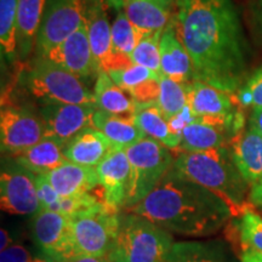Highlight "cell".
<instances>
[{
    "label": "cell",
    "instance_id": "1",
    "mask_svg": "<svg viewBox=\"0 0 262 262\" xmlns=\"http://www.w3.org/2000/svg\"><path fill=\"white\" fill-rule=\"evenodd\" d=\"M176 34L194 66L195 80L233 93L244 72L241 26L231 0H175Z\"/></svg>",
    "mask_w": 262,
    "mask_h": 262
},
{
    "label": "cell",
    "instance_id": "2",
    "mask_svg": "<svg viewBox=\"0 0 262 262\" xmlns=\"http://www.w3.org/2000/svg\"><path fill=\"white\" fill-rule=\"evenodd\" d=\"M130 212L172 233L203 238L215 234L233 216L224 199L171 169Z\"/></svg>",
    "mask_w": 262,
    "mask_h": 262
},
{
    "label": "cell",
    "instance_id": "3",
    "mask_svg": "<svg viewBox=\"0 0 262 262\" xmlns=\"http://www.w3.org/2000/svg\"><path fill=\"white\" fill-rule=\"evenodd\" d=\"M172 170L214 192L227 203L233 216H238L245 203L249 185L232 159L231 150L217 147L201 152H181L173 160Z\"/></svg>",
    "mask_w": 262,
    "mask_h": 262
},
{
    "label": "cell",
    "instance_id": "4",
    "mask_svg": "<svg viewBox=\"0 0 262 262\" xmlns=\"http://www.w3.org/2000/svg\"><path fill=\"white\" fill-rule=\"evenodd\" d=\"M173 244L166 229L130 212L122 216L113 255L116 262H166Z\"/></svg>",
    "mask_w": 262,
    "mask_h": 262
},
{
    "label": "cell",
    "instance_id": "5",
    "mask_svg": "<svg viewBox=\"0 0 262 262\" xmlns=\"http://www.w3.org/2000/svg\"><path fill=\"white\" fill-rule=\"evenodd\" d=\"M125 152L130 163V176L124 208L129 211L155 189L171 169L173 158L169 148L147 136L127 147Z\"/></svg>",
    "mask_w": 262,
    "mask_h": 262
},
{
    "label": "cell",
    "instance_id": "6",
    "mask_svg": "<svg viewBox=\"0 0 262 262\" xmlns=\"http://www.w3.org/2000/svg\"><path fill=\"white\" fill-rule=\"evenodd\" d=\"M71 232L78 256H100L113 251L122 215L103 202L70 216Z\"/></svg>",
    "mask_w": 262,
    "mask_h": 262
},
{
    "label": "cell",
    "instance_id": "7",
    "mask_svg": "<svg viewBox=\"0 0 262 262\" xmlns=\"http://www.w3.org/2000/svg\"><path fill=\"white\" fill-rule=\"evenodd\" d=\"M27 86L34 97L47 103L89 104L96 107L94 93L80 77L60 66L39 58L28 75Z\"/></svg>",
    "mask_w": 262,
    "mask_h": 262
},
{
    "label": "cell",
    "instance_id": "8",
    "mask_svg": "<svg viewBox=\"0 0 262 262\" xmlns=\"http://www.w3.org/2000/svg\"><path fill=\"white\" fill-rule=\"evenodd\" d=\"M187 106L198 120L219 126L232 135L242 131L243 117L237 106V97L231 93L204 83L193 80L187 85Z\"/></svg>",
    "mask_w": 262,
    "mask_h": 262
},
{
    "label": "cell",
    "instance_id": "9",
    "mask_svg": "<svg viewBox=\"0 0 262 262\" xmlns=\"http://www.w3.org/2000/svg\"><path fill=\"white\" fill-rule=\"evenodd\" d=\"M31 228L34 243L49 260L67 262L79 257L72 238L68 215L41 208L33 216Z\"/></svg>",
    "mask_w": 262,
    "mask_h": 262
},
{
    "label": "cell",
    "instance_id": "10",
    "mask_svg": "<svg viewBox=\"0 0 262 262\" xmlns=\"http://www.w3.org/2000/svg\"><path fill=\"white\" fill-rule=\"evenodd\" d=\"M84 19V0H47L35 45L39 57L70 37Z\"/></svg>",
    "mask_w": 262,
    "mask_h": 262
},
{
    "label": "cell",
    "instance_id": "11",
    "mask_svg": "<svg viewBox=\"0 0 262 262\" xmlns=\"http://www.w3.org/2000/svg\"><path fill=\"white\" fill-rule=\"evenodd\" d=\"M0 204L10 215H34L41 209L35 173L16 162L3 166L0 173Z\"/></svg>",
    "mask_w": 262,
    "mask_h": 262
},
{
    "label": "cell",
    "instance_id": "12",
    "mask_svg": "<svg viewBox=\"0 0 262 262\" xmlns=\"http://www.w3.org/2000/svg\"><path fill=\"white\" fill-rule=\"evenodd\" d=\"M44 135L40 118L18 107H3L0 112V143L3 153L12 157L37 145Z\"/></svg>",
    "mask_w": 262,
    "mask_h": 262
},
{
    "label": "cell",
    "instance_id": "13",
    "mask_svg": "<svg viewBox=\"0 0 262 262\" xmlns=\"http://www.w3.org/2000/svg\"><path fill=\"white\" fill-rule=\"evenodd\" d=\"M96 111L97 107L89 104L47 103L40 118L45 139H54L66 146L83 130L94 127Z\"/></svg>",
    "mask_w": 262,
    "mask_h": 262
},
{
    "label": "cell",
    "instance_id": "14",
    "mask_svg": "<svg viewBox=\"0 0 262 262\" xmlns=\"http://www.w3.org/2000/svg\"><path fill=\"white\" fill-rule=\"evenodd\" d=\"M39 58H44L51 63L60 66L80 78L89 77L95 72L98 73L85 19L80 27L72 33L70 37Z\"/></svg>",
    "mask_w": 262,
    "mask_h": 262
},
{
    "label": "cell",
    "instance_id": "15",
    "mask_svg": "<svg viewBox=\"0 0 262 262\" xmlns=\"http://www.w3.org/2000/svg\"><path fill=\"white\" fill-rule=\"evenodd\" d=\"M95 169L102 187L103 203L112 210L120 211L125 204L130 176L125 149H113Z\"/></svg>",
    "mask_w": 262,
    "mask_h": 262
},
{
    "label": "cell",
    "instance_id": "16",
    "mask_svg": "<svg viewBox=\"0 0 262 262\" xmlns=\"http://www.w3.org/2000/svg\"><path fill=\"white\" fill-rule=\"evenodd\" d=\"M160 66L162 74L170 79L182 84L195 80L192 58L176 34L172 22L160 38Z\"/></svg>",
    "mask_w": 262,
    "mask_h": 262
},
{
    "label": "cell",
    "instance_id": "17",
    "mask_svg": "<svg viewBox=\"0 0 262 262\" xmlns=\"http://www.w3.org/2000/svg\"><path fill=\"white\" fill-rule=\"evenodd\" d=\"M231 156L249 186L262 180V136L253 129L239 131L229 140Z\"/></svg>",
    "mask_w": 262,
    "mask_h": 262
},
{
    "label": "cell",
    "instance_id": "18",
    "mask_svg": "<svg viewBox=\"0 0 262 262\" xmlns=\"http://www.w3.org/2000/svg\"><path fill=\"white\" fill-rule=\"evenodd\" d=\"M107 9L106 0H84V18L98 73L102 71L112 51V26L110 24Z\"/></svg>",
    "mask_w": 262,
    "mask_h": 262
},
{
    "label": "cell",
    "instance_id": "19",
    "mask_svg": "<svg viewBox=\"0 0 262 262\" xmlns=\"http://www.w3.org/2000/svg\"><path fill=\"white\" fill-rule=\"evenodd\" d=\"M42 176L62 196L86 194L100 185L96 169L72 162H66Z\"/></svg>",
    "mask_w": 262,
    "mask_h": 262
},
{
    "label": "cell",
    "instance_id": "20",
    "mask_svg": "<svg viewBox=\"0 0 262 262\" xmlns=\"http://www.w3.org/2000/svg\"><path fill=\"white\" fill-rule=\"evenodd\" d=\"M113 149L112 143L101 131L88 127L64 146V155L72 163L96 168Z\"/></svg>",
    "mask_w": 262,
    "mask_h": 262
},
{
    "label": "cell",
    "instance_id": "21",
    "mask_svg": "<svg viewBox=\"0 0 262 262\" xmlns=\"http://www.w3.org/2000/svg\"><path fill=\"white\" fill-rule=\"evenodd\" d=\"M124 12L140 37L149 33H163L171 25L170 9L148 0H123Z\"/></svg>",
    "mask_w": 262,
    "mask_h": 262
},
{
    "label": "cell",
    "instance_id": "22",
    "mask_svg": "<svg viewBox=\"0 0 262 262\" xmlns=\"http://www.w3.org/2000/svg\"><path fill=\"white\" fill-rule=\"evenodd\" d=\"M97 110L120 117H135L137 102L131 95L114 83L107 72H100L94 88Z\"/></svg>",
    "mask_w": 262,
    "mask_h": 262
},
{
    "label": "cell",
    "instance_id": "23",
    "mask_svg": "<svg viewBox=\"0 0 262 262\" xmlns=\"http://www.w3.org/2000/svg\"><path fill=\"white\" fill-rule=\"evenodd\" d=\"M166 262H238L225 242L192 241L173 244Z\"/></svg>",
    "mask_w": 262,
    "mask_h": 262
},
{
    "label": "cell",
    "instance_id": "24",
    "mask_svg": "<svg viewBox=\"0 0 262 262\" xmlns=\"http://www.w3.org/2000/svg\"><path fill=\"white\" fill-rule=\"evenodd\" d=\"M94 127L103 134L114 149H125L146 135L136 124L135 117H120L97 110Z\"/></svg>",
    "mask_w": 262,
    "mask_h": 262
},
{
    "label": "cell",
    "instance_id": "25",
    "mask_svg": "<svg viewBox=\"0 0 262 262\" xmlns=\"http://www.w3.org/2000/svg\"><path fill=\"white\" fill-rule=\"evenodd\" d=\"M16 162L35 175H42L66 162L64 146L54 139H42L37 145L14 156Z\"/></svg>",
    "mask_w": 262,
    "mask_h": 262
},
{
    "label": "cell",
    "instance_id": "26",
    "mask_svg": "<svg viewBox=\"0 0 262 262\" xmlns=\"http://www.w3.org/2000/svg\"><path fill=\"white\" fill-rule=\"evenodd\" d=\"M135 120L147 137L158 141L166 148L179 150L181 137L173 133L169 120L160 111L158 104L155 102L137 103Z\"/></svg>",
    "mask_w": 262,
    "mask_h": 262
},
{
    "label": "cell",
    "instance_id": "27",
    "mask_svg": "<svg viewBox=\"0 0 262 262\" xmlns=\"http://www.w3.org/2000/svg\"><path fill=\"white\" fill-rule=\"evenodd\" d=\"M47 0H18L17 40L22 56L32 50L37 42Z\"/></svg>",
    "mask_w": 262,
    "mask_h": 262
},
{
    "label": "cell",
    "instance_id": "28",
    "mask_svg": "<svg viewBox=\"0 0 262 262\" xmlns=\"http://www.w3.org/2000/svg\"><path fill=\"white\" fill-rule=\"evenodd\" d=\"M227 131L221 127L204 123L202 120L189 123L181 133L179 150L181 152H201L217 147H225Z\"/></svg>",
    "mask_w": 262,
    "mask_h": 262
},
{
    "label": "cell",
    "instance_id": "29",
    "mask_svg": "<svg viewBox=\"0 0 262 262\" xmlns=\"http://www.w3.org/2000/svg\"><path fill=\"white\" fill-rule=\"evenodd\" d=\"M17 11L18 0H0V45L9 61L14 60L18 49Z\"/></svg>",
    "mask_w": 262,
    "mask_h": 262
},
{
    "label": "cell",
    "instance_id": "30",
    "mask_svg": "<svg viewBox=\"0 0 262 262\" xmlns=\"http://www.w3.org/2000/svg\"><path fill=\"white\" fill-rule=\"evenodd\" d=\"M187 85L160 74L157 104L168 120L178 116L187 107Z\"/></svg>",
    "mask_w": 262,
    "mask_h": 262
},
{
    "label": "cell",
    "instance_id": "31",
    "mask_svg": "<svg viewBox=\"0 0 262 262\" xmlns=\"http://www.w3.org/2000/svg\"><path fill=\"white\" fill-rule=\"evenodd\" d=\"M238 216L237 232L242 250H254L262 254V216L247 204Z\"/></svg>",
    "mask_w": 262,
    "mask_h": 262
},
{
    "label": "cell",
    "instance_id": "32",
    "mask_svg": "<svg viewBox=\"0 0 262 262\" xmlns=\"http://www.w3.org/2000/svg\"><path fill=\"white\" fill-rule=\"evenodd\" d=\"M163 33H149L140 37L131 55L133 63L143 66L157 74H162L160 66V38Z\"/></svg>",
    "mask_w": 262,
    "mask_h": 262
},
{
    "label": "cell",
    "instance_id": "33",
    "mask_svg": "<svg viewBox=\"0 0 262 262\" xmlns=\"http://www.w3.org/2000/svg\"><path fill=\"white\" fill-rule=\"evenodd\" d=\"M107 73L114 80V83L119 85L122 89L127 91L130 95L139 90L141 86L149 83L150 80L158 79L160 77L159 74L155 73L148 68L135 63H131L126 67L120 68V70L110 71Z\"/></svg>",
    "mask_w": 262,
    "mask_h": 262
},
{
    "label": "cell",
    "instance_id": "34",
    "mask_svg": "<svg viewBox=\"0 0 262 262\" xmlns=\"http://www.w3.org/2000/svg\"><path fill=\"white\" fill-rule=\"evenodd\" d=\"M238 103L243 107H262V66L255 71L237 96Z\"/></svg>",
    "mask_w": 262,
    "mask_h": 262
},
{
    "label": "cell",
    "instance_id": "35",
    "mask_svg": "<svg viewBox=\"0 0 262 262\" xmlns=\"http://www.w3.org/2000/svg\"><path fill=\"white\" fill-rule=\"evenodd\" d=\"M0 262H54L48 257H39L33 255L28 248L19 244H12L2 250Z\"/></svg>",
    "mask_w": 262,
    "mask_h": 262
},
{
    "label": "cell",
    "instance_id": "36",
    "mask_svg": "<svg viewBox=\"0 0 262 262\" xmlns=\"http://www.w3.org/2000/svg\"><path fill=\"white\" fill-rule=\"evenodd\" d=\"M35 183H37L38 196L41 208L54 211L56 210L61 195L52 188V186L42 175H35Z\"/></svg>",
    "mask_w": 262,
    "mask_h": 262
},
{
    "label": "cell",
    "instance_id": "37",
    "mask_svg": "<svg viewBox=\"0 0 262 262\" xmlns=\"http://www.w3.org/2000/svg\"><path fill=\"white\" fill-rule=\"evenodd\" d=\"M249 127L262 136V107H254L249 118Z\"/></svg>",
    "mask_w": 262,
    "mask_h": 262
},
{
    "label": "cell",
    "instance_id": "38",
    "mask_svg": "<svg viewBox=\"0 0 262 262\" xmlns=\"http://www.w3.org/2000/svg\"><path fill=\"white\" fill-rule=\"evenodd\" d=\"M67 262H116V258H114L113 251H111L100 256H79Z\"/></svg>",
    "mask_w": 262,
    "mask_h": 262
},
{
    "label": "cell",
    "instance_id": "39",
    "mask_svg": "<svg viewBox=\"0 0 262 262\" xmlns=\"http://www.w3.org/2000/svg\"><path fill=\"white\" fill-rule=\"evenodd\" d=\"M249 199H250V203L253 205L262 208V180L255 183L254 186H251Z\"/></svg>",
    "mask_w": 262,
    "mask_h": 262
},
{
    "label": "cell",
    "instance_id": "40",
    "mask_svg": "<svg viewBox=\"0 0 262 262\" xmlns=\"http://www.w3.org/2000/svg\"><path fill=\"white\" fill-rule=\"evenodd\" d=\"M241 262H262V254L254 250H242Z\"/></svg>",
    "mask_w": 262,
    "mask_h": 262
},
{
    "label": "cell",
    "instance_id": "41",
    "mask_svg": "<svg viewBox=\"0 0 262 262\" xmlns=\"http://www.w3.org/2000/svg\"><path fill=\"white\" fill-rule=\"evenodd\" d=\"M10 245H12V239L10 237L9 231H6L5 228L2 229V244H0V248L2 250H5L6 248H9Z\"/></svg>",
    "mask_w": 262,
    "mask_h": 262
},
{
    "label": "cell",
    "instance_id": "42",
    "mask_svg": "<svg viewBox=\"0 0 262 262\" xmlns=\"http://www.w3.org/2000/svg\"><path fill=\"white\" fill-rule=\"evenodd\" d=\"M148 2L157 3V4L163 5V6H165V8H169V9H171L172 5L175 4V0H148Z\"/></svg>",
    "mask_w": 262,
    "mask_h": 262
},
{
    "label": "cell",
    "instance_id": "43",
    "mask_svg": "<svg viewBox=\"0 0 262 262\" xmlns=\"http://www.w3.org/2000/svg\"><path fill=\"white\" fill-rule=\"evenodd\" d=\"M260 27H261V32H262V4L260 8Z\"/></svg>",
    "mask_w": 262,
    "mask_h": 262
}]
</instances>
